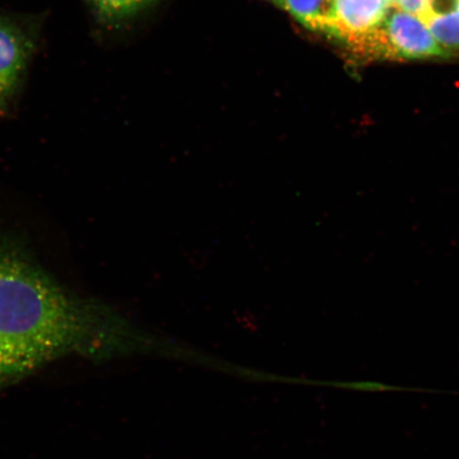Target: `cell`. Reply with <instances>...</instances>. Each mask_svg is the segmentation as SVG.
<instances>
[{
	"label": "cell",
	"instance_id": "obj_7",
	"mask_svg": "<svg viewBox=\"0 0 459 459\" xmlns=\"http://www.w3.org/2000/svg\"><path fill=\"white\" fill-rule=\"evenodd\" d=\"M424 24L432 33L435 41L450 57L459 55V10L457 8L430 13Z\"/></svg>",
	"mask_w": 459,
	"mask_h": 459
},
{
	"label": "cell",
	"instance_id": "obj_6",
	"mask_svg": "<svg viewBox=\"0 0 459 459\" xmlns=\"http://www.w3.org/2000/svg\"><path fill=\"white\" fill-rule=\"evenodd\" d=\"M46 361L36 353L0 340V386L29 375Z\"/></svg>",
	"mask_w": 459,
	"mask_h": 459
},
{
	"label": "cell",
	"instance_id": "obj_13",
	"mask_svg": "<svg viewBox=\"0 0 459 459\" xmlns=\"http://www.w3.org/2000/svg\"><path fill=\"white\" fill-rule=\"evenodd\" d=\"M273 2H275V3H278V4H279V3H280V0H273Z\"/></svg>",
	"mask_w": 459,
	"mask_h": 459
},
{
	"label": "cell",
	"instance_id": "obj_8",
	"mask_svg": "<svg viewBox=\"0 0 459 459\" xmlns=\"http://www.w3.org/2000/svg\"><path fill=\"white\" fill-rule=\"evenodd\" d=\"M95 13L108 24H117L129 19L153 0H88Z\"/></svg>",
	"mask_w": 459,
	"mask_h": 459
},
{
	"label": "cell",
	"instance_id": "obj_9",
	"mask_svg": "<svg viewBox=\"0 0 459 459\" xmlns=\"http://www.w3.org/2000/svg\"><path fill=\"white\" fill-rule=\"evenodd\" d=\"M394 8L415 15L423 21L430 13L432 0H395Z\"/></svg>",
	"mask_w": 459,
	"mask_h": 459
},
{
	"label": "cell",
	"instance_id": "obj_2",
	"mask_svg": "<svg viewBox=\"0 0 459 459\" xmlns=\"http://www.w3.org/2000/svg\"><path fill=\"white\" fill-rule=\"evenodd\" d=\"M392 60L432 59L450 57L440 48L424 22L393 7L383 22Z\"/></svg>",
	"mask_w": 459,
	"mask_h": 459
},
{
	"label": "cell",
	"instance_id": "obj_1",
	"mask_svg": "<svg viewBox=\"0 0 459 459\" xmlns=\"http://www.w3.org/2000/svg\"><path fill=\"white\" fill-rule=\"evenodd\" d=\"M0 340L46 360L137 349L146 342L117 316L76 299L30 264L0 251Z\"/></svg>",
	"mask_w": 459,
	"mask_h": 459
},
{
	"label": "cell",
	"instance_id": "obj_5",
	"mask_svg": "<svg viewBox=\"0 0 459 459\" xmlns=\"http://www.w3.org/2000/svg\"><path fill=\"white\" fill-rule=\"evenodd\" d=\"M279 4L304 27L330 34L334 16V0H280Z\"/></svg>",
	"mask_w": 459,
	"mask_h": 459
},
{
	"label": "cell",
	"instance_id": "obj_3",
	"mask_svg": "<svg viewBox=\"0 0 459 459\" xmlns=\"http://www.w3.org/2000/svg\"><path fill=\"white\" fill-rule=\"evenodd\" d=\"M390 8L387 0H334L330 36L349 46L380 26Z\"/></svg>",
	"mask_w": 459,
	"mask_h": 459
},
{
	"label": "cell",
	"instance_id": "obj_12",
	"mask_svg": "<svg viewBox=\"0 0 459 459\" xmlns=\"http://www.w3.org/2000/svg\"><path fill=\"white\" fill-rule=\"evenodd\" d=\"M456 3V8L459 10V0H455Z\"/></svg>",
	"mask_w": 459,
	"mask_h": 459
},
{
	"label": "cell",
	"instance_id": "obj_10",
	"mask_svg": "<svg viewBox=\"0 0 459 459\" xmlns=\"http://www.w3.org/2000/svg\"><path fill=\"white\" fill-rule=\"evenodd\" d=\"M7 97L0 93V114L4 110L5 101H7Z\"/></svg>",
	"mask_w": 459,
	"mask_h": 459
},
{
	"label": "cell",
	"instance_id": "obj_4",
	"mask_svg": "<svg viewBox=\"0 0 459 459\" xmlns=\"http://www.w3.org/2000/svg\"><path fill=\"white\" fill-rule=\"evenodd\" d=\"M32 43L24 29L0 17V93L7 99L24 76L32 54Z\"/></svg>",
	"mask_w": 459,
	"mask_h": 459
},
{
	"label": "cell",
	"instance_id": "obj_11",
	"mask_svg": "<svg viewBox=\"0 0 459 459\" xmlns=\"http://www.w3.org/2000/svg\"><path fill=\"white\" fill-rule=\"evenodd\" d=\"M388 4L394 7L395 0H387Z\"/></svg>",
	"mask_w": 459,
	"mask_h": 459
}]
</instances>
